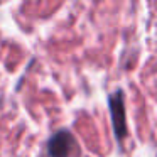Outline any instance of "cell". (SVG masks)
<instances>
[{
  "mask_svg": "<svg viewBox=\"0 0 157 157\" xmlns=\"http://www.w3.org/2000/svg\"><path fill=\"white\" fill-rule=\"evenodd\" d=\"M110 105V113H112V123L113 130L118 140H122L127 135V118H125V103H123V93L115 91L113 95H110L108 98Z\"/></svg>",
  "mask_w": 157,
  "mask_h": 157,
  "instance_id": "6da1fadb",
  "label": "cell"
},
{
  "mask_svg": "<svg viewBox=\"0 0 157 157\" xmlns=\"http://www.w3.org/2000/svg\"><path fill=\"white\" fill-rule=\"evenodd\" d=\"M73 145V137L68 130H59L49 139L48 154L49 157H68Z\"/></svg>",
  "mask_w": 157,
  "mask_h": 157,
  "instance_id": "7a4b0ae2",
  "label": "cell"
}]
</instances>
